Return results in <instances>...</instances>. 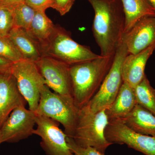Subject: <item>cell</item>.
Returning a JSON list of instances; mask_svg holds the SVG:
<instances>
[{
    "label": "cell",
    "mask_w": 155,
    "mask_h": 155,
    "mask_svg": "<svg viewBox=\"0 0 155 155\" xmlns=\"http://www.w3.org/2000/svg\"><path fill=\"white\" fill-rule=\"evenodd\" d=\"M36 115L25 106L14 109L0 128L2 143L18 142L33 134Z\"/></svg>",
    "instance_id": "8fae6325"
},
{
    "label": "cell",
    "mask_w": 155,
    "mask_h": 155,
    "mask_svg": "<svg viewBox=\"0 0 155 155\" xmlns=\"http://www.w3.org/2000/svg\"><path fill=\"white\" fill-rule=\"evenodd\" d=\"M109 122L105 110L94 113L87 104L79 109L75 132L71 138L80 146L92 147L105 154L112 144L105 135Z\"/></svg>",
    "instance_id": "277c9868"
},
{
    "label": "cell",
    "mask_w": 155,
    "mask_h": 155,
    "mask_svg": "<svg viewBox=\"0 0 155 155\" xmlns=\"http://www.w3.org/2000/svg\"><path fill=\"white\" fill-rule=\"evenodd\" d=\"M79 109L73 100L53 92L45 84L41 87L38 107L34 113L36 115L45 116L62 124L67 136L72 137Z\"/></svg>",
    "instance_id": "5b68a950"
},
{
    "label": "cell",
    "mask_w": 155,
    "mask_h": 155,
    "mask_svg": "<svg viewBox=\"0 0 155 155\" xmlns=\"http://www.w3.org/2000/svg\"><path fill=\"white\" fill-rule=\"evenodd\" d=\"M13 63L0 57V74L11 72Z\"/></svg>",
    "instance_id": "83f0119b"
},
{
    "label": "cell",
    "mask_w": 155,
    "mask_h": 155,
    "mask_svg": "<svg viewBox=\"0 0 155 155\" xmlns=\"http://www.w3.org/2000/svg\"><path fill=\"white\" fill-rule=\"evenodd\" d=\"M11 72L0 74V128L14 109L27 104Z\"/></svg>",
    "instance_id": "4fadbf2b"
},
{
    "label": "cell",
    "mask_w": 155,
    "mask_h": 155,
    "mask_svg": "<svg viewBox=\"0 0 155 155\" xmlns=\"http://www.w3.org/2000/svg\"><path fill=\"white\" fill-rule=\"evenodd\" d=\"M35 119L36 128L33 134L41 138V146L47 155H72L67 136L59 127L60 123L45 116L36 115Z\"/></svg>",
    "instance_id": "9c48e42d"
},
{
    "label": "cell",
    "mask_w": 155,
    "mask_h": 155,
    "mask_svg": "<svg viewBox=\"0 0 155 155\" xmlns=\"http://www.w3.org/2000/svg\"><path fill=\"white\" fill-rule=\"evenodd\" d=\"M10 10L13 15L14 27L28 30L33 20L35 11L25 2L21 3Z\"/></svg>",
    "instance_id": "44dd1931"
},
{
    "label": "cell",
    "mask_w": 155,
    "mask_h": 155,
    "mask_svg": "<svg viewBox=\"0 0 155 155\" xmlns=\"http://www.w3.org/2000/svg\"><path fill=\"white\" fill-rule=\"evenodd\" d=\"M125 15V32H127L140 19L155 17V11L148 0H121Z\"/></svg>",
    "instance_id": "ac0fdd59"
},
{
    "label": "cell",
    "mask_w": 155,
    "mask_h": 155,
    "mask_svg": "<svg viewBox=\"0 0 155 155\" xmlns=\"http://www.w3.org/2000/svg\"><path fill=\"white\" fill-rule=\"evenodd\" d=\"M11 72L20 93L28 104L29 110L35 112L40 101L41 87L46 84L35 62L23 60L13 63Z\"/></svg>",
    "instance_id": "52a82bcc"
},
{
    "label": "cell",
    "mask_w": 155,
    "mask_h": 155,
    "mask_svg": "<svg viewBox=\"0 0 155 155\" xmlns=\"http://www.w3.org/2000/svg\"><path fill=\"white\" fill-rule=\"evenodd\" d=\"M55 25L45 14V11H35L30 27L26 31L38 46L49 38L55 29Z\"/></svg>",
    "instance_id": "d6986e66"
},
{
    "label": "cell",
    "mask_w": 155,
    "mask_h": 155,
    "mask_svg": "<svg viewBox=\"0 0 155 155\" xmlns=\"http://www.w3.org/2000/svg\"><path fill=\"white\" fill-rule=\"evenodd\" d=\"M75 0H52L51 8L64 16L70 11Z\"/></svg>",
    "instance_id": "d4e9b609"
},
{
    "label": "cell",
    "mask_w": 155,
    "mask_h": 155,
    "mask_svg": "<svg viewBox=\"0 0 155 155\" xmlns=\"http://www.w3.org/2000/svg\"><path fill=\"white\" fill-rule=\"evenodd\" d=\"M25 3L35 11H45L51 8L52 0H25Z\"/></svg>",
    "instance_id": "484cf974"
},
{
    "label": "cell",
    "mask_w": 155,
    "mask_h": 155,
    "mask_svg": "<svg viewBox=\"0 0 155 155\" xmlns=\"http://www.w3.org/2000/svg\"><path fill=\"white\" fill-rule=\"evenodd\" d=\"M25 2V0H0V8L11 10L21 3Z\"/></svg>",
    "instance_id": "4316f807"
},
{
    "label": "cell",
    "mask_w": 155,
    "mask_h": 155,
    "mask_svg": "<svg viewBox=\"0 0 155 155\" xmlns=\"http://www.w3.org/2000/svg\"><path fill=\"white\" fill-rule=\"evenodd\" d=\"M155 50V44L136 54H128L122 63L123 82L134 88L145 76V69L148 60Z\"/></svg>",
    "instance_id": "5bb4252c"
},
{
    "label": "cell",
    "mask_w": 155,
    "mask_h": 155,
    "mask_svg": "<svg viewBox=\"0 0 155 155\" xmlns=\"http://www.w3.org/2000/svg\"><path fill=\"white\" fill-rule=\"evenodd\" d=\"M0 57L12 63L24 60L8 37L0 36Z\"/></svg>",
    "instance_id": "7402d4cb"
},
{
    "label": "cell",
    "mask_w": 155,
    "mask_h": 155,
    "mask_svg": "<svg viewBox=\"0 0 155 155\" xmlns=\"http://www.w3.org/2000/svg\"><path fill=\"white\" fill-rule=\"evenodd\" d=\"M105 135L112 144H125L146 155H155V137L137 133L126 126L122 120L110 121Z\"/></svg>",
    "instance_id": "ba28073f"
},
{
    "label": "cell",
    "mask_w": 155,
    "mask_h": 155,
    "mask_svg": "<svg viewBox=\"0 0 155 155\" xmlns=\"http://www.w3.org/2000/svg\"><path fill=\"white\" fill-rule=\"evenodd\" d=\"M114 56L99 58L69 67L72 97L80 109L87 104L98 91L110 69Z\"/></svg>",
    "instance_id": "7a4b0ae2"
},
{
    "label": "cell",
    "mask_w": 155,
    "mask_h": 155,
    "mask_svg": "<svg viewBox=\"0 0 155 155\" xmlns=\"http://www.w3.org/2000/svg\"><path fill=\"white\" fill-rule=\"evenodd\" d=\"M134 88L123 82L116 98L105 110L109 121L123 120L137 104Z\"/></svg>",
    "instance_id": "9a60e30c"
},
{
    "label": "cell",
    "mask_w": 155,
    "mask_h": 155,
    "mask_svg": "<svg viewBox=\"0 0 155 155\" xmlns=\"http://www.w3.org/2000/svg\"><path fill=\"white\" fill-rule=\"evenodd\" d=\"M7 37L14 44L24 60L35 63L41 58L38 45L25 29L14 27Z\"/></svg>",
    "instance_id": "e0dca14e"
},
{
    "label": "cell",
    "mask_w": 155,
    "mask_h": 155,
    "mask_svg": "<svg viewBox=\"0 0 155 155\" xmlns=\"http://www.w3.org/2000/svg\"><path fill=\"white\" fill-rule=\"evenodd\" d=\"M94 11L92 31L104 57L114 56L125 32L121 0H87Z\"/></svg>",
    "instance_id": "6da1fadb"
},
{
    "label": "cell",
    "mask_w": 155,
    "mask_h": 155,
    "mask_svg": "<svg viewBox=\"0 0 155 155\" xmlns=\"http://www.w3.org/2000/svg\"><path fill=\"white\" fill-rule=\"evenodd\" d=\"M137 104L155 115V89L146 75L134 88Z\"/></svg>",
    "instance_id": "ffe728a7"
},
{
    "label": "cell",
    "mask_w": 155,
    "mask_h": 155,
    "mask_svg": "<svg viewBox=\"0 0 155 155\" xmlns=\"http://www.w3.org/2000/svg\"><path fill=\"white\" fill-rule=\"evenodd\" d=\"M128 54L126 45L121 41L114 55L110 69L98 91L87 104L94 113L106 110L114 102L121 88L122 80V63Z\"/></svg>",
    "instance_id": "8992f818"
},
{
    "label": "cell",
    "mask_w": 155,
    "mask_h": 155,
    "mask_svg": "<svg viewBox=\"0 0 155 155\" xmlns=\"http://www.w3.org/2000/svg\"><path fill=\"white\" fill-rule=\"evenodd\" d=\"M125 125L140 134L155 137V115L137 104L123 120Z\"/></svg>",
    "instance_id": "2e32d148"
},
{
    "label": "cell",
    "mask_w": 155,
    "mask_h": 155,
    "mask_svg": "<svg viewBox=\"0 0 155 155\" xmlns=\"http://www.w3.org/2000/svg\"><path fill=\"white\" fill-rule=\"evenodd\" d=\"M35 64L49 88L62 96L73 100L69 65L49 57H42Z\"/></svg>",
    "instance_id": "30bf717a"
},
{
    "label": "cell",
    "mask_w": 155,
    "mask_h": 155,
    "mask_svg": "<svg viewBox=\"0 0 155 155\" xmlns=\"http://www.w3.org/2000/svg\"><path fill=\"white\" fill-rule=\"evenodd\" d=\"M67 140L72 155H105L92 147L80 146L71 137L67 136Z\"/></svg>",
    "instance_id": "cb8c5ba5"
},
{
    "label": "cell",
    "mask_w": 155,
    "mask_h": 155,
    "mask_svg": "<svg viewBox=\"0 0 155 155\" xmlns=\"http://www.w3.org/2000/svg\"><path fill=\"white\" fill-rule=\"evenodd\" d=\"M42 57L55 58L69 66L99 58L90 48L78 43L71 34L59 25L45 42L39 46Z\"/></svg>",
    "instance_id": "3957f363"
},
{
    "label": "cell",
    "mask_w": 155,
    "mask_h": 155,
    "mask_svg": "<svg viewBox=\"0 0 155 155\" xmlns=\"http://www.w3.org/2000/svg\"><path fill=\"white\" fill-rule=\"evenodd\" d=\"M2 143V136H1V131H0V144H1V143Z\"/></svg>",
    "instance_id": "f546056e"
},
{
    "label": "cell",
    "mask_w": 155,
    "mask_h": 155,
    "mask_svg": "<svg viewBox=\"0 0 155 155\" xmlns=\"http://www.w3.org/2000/svg\"><path fill=\"white\" fill-rule=\"evenodd\" d=\"M14 26L12 11L5 8H0V36H8Z\"/></svg>",
    "instance_id": "603a6c76"
},
{
    "label": "cell",
    "mask_w": 155,
    "mask_h": 155,
    "mask_svg": "<svg viewBox=\"0 0 155 155\" xmlns=\"http://www.w3.org/2000/svg\"><path fill=\"white\" fill-rule=\"evenodd\" d=\"M122 40L128 54H136L155 44V17L140 19L130 30L125 32Z\"/></svg>",
    "instance_id": "7c38bea8"
},
{
    "label": "cell",
    "mask_w": 155,
    "mask_h": 155,
    "mask_svg": "<svg viewBox=\"0 0 155 155\" xmlns=\"http://www.w3.org/2000/svg\"><path fill=\"white\" fill-rule=\"evenodd\" d=\"M149 2L150 3L151 5L153 6L155 11V0H148Z\"/></svg>",
    "instance_id": "f1b7e54d"
}]
</instances>
